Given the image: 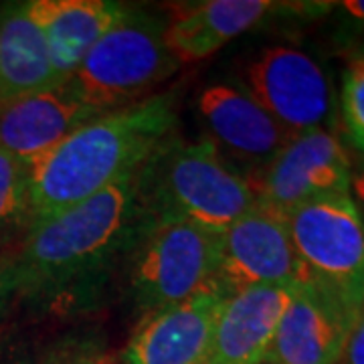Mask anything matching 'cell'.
I'll return each mask as SVG.
<instances>
[{"label":"cell","mask_w":364,"mask_h":364,"mask_svg":"<svg viewBox=\"0 0 364 364\" xmlns=\"http://www.w3.org/2000/svg\"><path fill=\"white\" fill-rule=\"evenodd\" d=\"M174 128L170 93L90 119L28 168V225L138 174Z\"/></svg>","instance_id":"1"},{"label":"cell","mask_w":364,"mask_h":364,"mask_svg":"<svg viewBox=\"0 0 364 364\" xmlns=\"http://www.w3.org/2000/svg\"><path fill=\"white\" fill-rule=\"evenodd\" d=\"M138 174L75 207L31 223L13 263L14 289L47 291L102 265L128 233L136 215Z\"/></svg>","instance_id":"2"},{"label":"cell","mask_w":364,"mask_h":364,"mask_svg":"<svg viewBox=\"0 0 364 364\" xmlns=\"http://www.w3.org/2000/svg\"><path fill=\"white\" fill-rule=\"evenodd\" d=\"M138 203H148L154 223L186 221L223 233L257 207V195L208 140H168L138 174Z\"/></svg>","instance_id":"3"},{"label":"cell","mask_w":364,"mask_h":364,"mask_svg":"<svg viewBox=\"0 0 364 364\" xmlns=\"http://www.w3.org/2000/svg\"><path fill=\"white\" fill-rule=\"evenodd\" d=\"M178 67L164 43V23L140 9H126L67 85L91 109L107 114L148 100Z\"/></svg>","instance_id":"4"},{"label":"cell","mask_w":364,"mask_h":364,"mask_svg":"<svg viewBox=\"0 0 364 364\" xmlns=\"http://www.w3.org/2000/svg\"><path fill=\"white\" fill-rule=\"evenodd\" d=\"M221 233L186 221H160L136 255L132 287L136 301L154 312L193 298L217 282Z\"/></svg>","instance_id":"5"},{"label":"cell","mask_w":364,"mask_h":364,"mask_svg":"<svg viewBox=\"0 0 364 364\" xmlns=\"http://www.w3.org/2000/svg\"><path fill=\"white\" fill-rule=\"evenodd\" d=\"M284 219L312 279L364 304V221L350 195L318 196L291 208Z\"/></svg>","instance_id":"6"},{"label":"cell","mask_w":364,"mask_h":364,"mask_svg":"<svg viewBox=\"0 0 364 364\" xmlns=\"http://www.w3.org/2000/svg\"><path fill=\"white\" fill-rule=\"evenodd\" d=\"M245 90L294 138L324 130L332 90L324 69L294 47H267L245 69Z\"/></svg>","instance_id":"7"},{"label":"cell","mask_w":364,"mask_h":364,"mask_svg":"<svg viewBox=\"0 0 364 364\" xmlns=\"http://www.w3.org/2000/svg\"><path fill=\"white\" fill-rule=\"evenodd\" d=\"M350 158L328 130L299 134L249 182L257 205L286 217L291 208L324 195L348 193Z\"/></svg>","instance_id":"8"},{"label":"cell","mask_w":364,"mask_h":364,"mask_svg":"<svg viewBox=\"0 0 364 364\" xmlns=\"http://www.w3.org/2000/svg\"><path fill=\"white\" fill-rule=\"evenodd\" d=\"M360 308L322 282L298 284L263 364H338Z\"/></svg>","instance_id":"9"},{"label":"cell","mask_w":364,"mask_h":364,"mask_svg":"<svg viewBox=\"0 0 364 364\" xmlns=\"http://www.w3.org/2000/svg\"><path fill=\"white\" fill-rule=\"evenodd\" d=\"M312 275L301 265L286 219L257 207L221 233L217 282L229 294L253 286H298Z\"/></svg>","instance_id":"10"},{"label":"cell","mask_w":364,"mask_h":364,"mask_svg":"<svg viewBox=\"0 0 364 364\" xmlns=\"http://www.w3.org/2000/svg\"><path fill=\"white\" fill-rule=\"evenodd\" d=\"M229 291L213 282L193 298L150 312L122 350L119 364H205Z\"/></svg>","instance_id":"11"},{"label":"cell","mask_w":364,"mask_h":364,"mask_svg":"<svg viewBox=\"0 0 364 364\" xmlns=\"http://www.w3.org/2000/svg\"><path fill=\"white\" fill-rule=\"evenodd\" d=\"M198 112L210 140L227 162L251 168L247 178L265 168L294 136L284 130L245 87L215 83L198 97Z\"/></svg>","instance_id":"12"},{"label":"cell","mask_w":364,"mask_h":364,"mask_svg":"<svg viewBox=\"0 0 364 364\" xmlns=\"http://www.w3.org/2000/svg\"><path fill=\"white\" fill-rule=\"evenodd\" d=\"M97 116L102 114L83 104L67 83L31 93L0 104V148L31 168Z\"/></svg>","instance_id":"13"},{"label":"cell","mask_w":364,"mask_h":364,"mask_svg":"<svg viewBox=\"0 0 364 364\" xmlns=\"http://www.w3.org/2000/svg\"><path fill=\"white\" fill-rule=\"evenodd\" d=\"M296 286H253L231 291L215 326L210 360L263 364Z\"/></svg>","instance_id":"14"},{"label":"cell","mask_w":364,"mask_h":364,"mask_svg":"<svg viewBox=\"0 0 364 364\" xmlns=\"http://www.w3.org/2000/svg\"><path fill=\"white\" fill-rule=\"evenodd\" d=\"M269 0H200L170 9L164 23V43L181 63H196L225 47L273 13Z\"/></svg>","instance_id":"15"},{"label":"cell","mask_w":364,"mask_h":364,"mask_svg":"<svg viewBox=\"0 0 364 364\" xmlns=\"http://www.w3.org/2000/svg\"><path fill=\"white\" fill-rule=\"evenodd\" d=\"M28 13L57 77L67 83L93 45L124 16L126 6L107 0H31Z\"/></svg>","instance_id":"16"},{"label":"cell","mask_w":364,"mask_h":364,"mask_svg":"<svg viewBox=\"0 0 364 364\" xmlns=\"http://www.w3.org/2000/svg\"><path fill=\"white\" fill-rule=\"evenodd\" d=\"M61 83L49 53L28 13V2L0 4V104Z\"/></svg>","instance_id":"17"},{"label":"cell","mask_w":364,"mask_h":364,"mask_svg":"<svg viewBox=\"0 0 364 364\" xmlns=\"http://www.w3.org/2000/svg\"><path fill=\"white\" fill-rule=\"evenodd\" d=\"M28 227V166L0 148V237Z\"/></svg>","instance_id":"18"},{"label":"cell","mask_w":364,"mask_h":364,"mask_svg":"<svg viewBox=\"0 0 364 364\" xmlns=\"http://www.w3.org/2000/svg\"><path fill=\"white\" fill-rule=\"evenodd\" d=\"M342 117L352 146L364 154V51L356 55L344 71Z\"/></svg>","instance_id":"19"},{"label":"cell","mask_w":364,"mask_h":364,"mask_svg":"<svg viewBox=\"0 0 364 364\" xmlns=\"http://www.w3.org/2000/svg\"><path fill=\"white\" fill-rule=\"evenodd\" d=\"M338 364H364V304L354 320Z\"/></svg>","instance_id":"20"},{"label":"cell","mask_w":364,"mask_h":364,"mask_svg":"<svg viewBox=\"0 0 364 364\" xmlns=\"http://www.w3.org/2000/svg\"><path fill=\"white\" fill-rule=\"evenodd\" d=\"M49 364H105V356L95 348H75L57 354Z\"/></svg>","instance_id":"21"},{"label":"cell","mask_w":364,"mask_h":364,"mask_svg":"<svg viewBox=\"0 0 364 364\" xmlns=\"http://www.w3.org/2000/svg\"><path fill=\"white\" fill-rule=\"evenodd\" d=\"M348 195H350L354 207L358 208L360 217L364 221V166L358 170H354L350 174V184H348Z\"/></svg>","instance_id":"22"},{"label":"cell","mask_w":364,"mask_h":364,"mask_svg":"<svg viewBox=\"0 0 364 364\" xmlns=\"http://www.w3.org/2000/svg\"><path fill=\"white\" fill-rule=\"evenodd\" d=\"M14 289L13 279V263L4 261L0 257V310L4 306V299L9 298V294Z\"/></svg>","instance_id":"23"},{"label":"cell","mask_w":364,"mask_h":364,"mask_svg":"<svg viewBox=\"0 0 364 364\" xmlns=\"http://www.w3.org/2000/svg\"><path fill=\"white\" fill-rule=\"evenodd\" d=\"M205 364H219V363H215V360H207V363Z\"/></svg>","instance_id":"24"}]
</instances>
